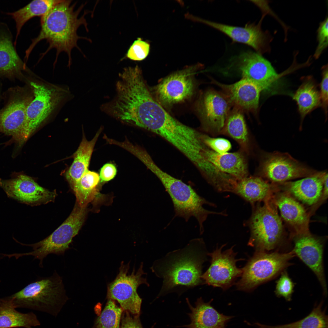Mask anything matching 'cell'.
<instances>
[{
  "label": "cell",
  "instance_id": "obj_13",
  "mask_svg": "<svg viewBox=\"0 0 328 328\" xmlns=\"http://www.w3.org/2000/svg\"><path fill=\"white\" fill-rule=\"evenodd\" d=\"M0 186L8 197L31 206L53 201L56 194L40 186L32 178L21 174L11 179H0Z\"/></svg>",
  "mask_w": 328,
  "mask_h": 328
},
{
  "label": "cell",
  "instance_id": "obj_26",
  "mask_svg": "<svg viewBox=\"0 0 328 328\" xmlns=\"http://www.w3.org/2000/svg\"><path fill=\"white\" fill-rule=\"evenodd\" d=\"M243 112L233 107L227 118L221 135L234 140L239 145L240 150L248 155L251 151L250 141Z\"/></svg>",
  "mask_w": 328,
  "mask_h": 328
},
{
  "label": "cell",
  "instance_id": "obj_15",
  "mask_svg": "<svg viewBox=\"0 0 328 328\" xmlns=\"http://www.w3.org/2000/svg\"><path fill=\"white\" fill-rule=\"evenodd\" d=\"M232 105L222 92L210 90L203 94L200 112L205 129L213 136L221 135Z\"/></svg>",
  "mask_w": 328,
  "mask_h": 328
},
{
  "label": "cell",
  "instance_id": "obj_35",
  "mask_svg": "<svg viewBox=\"0 0 328 328\" xmlns=\"http://www.w3.org/2000/svg\"><path fill=\"white\" fill-rule=\"evenodd\" d=\"M149 44L138 38L135 40L128 50L126 56L134 61H141L148 56L149 51Z\"/></svg>",
  "mask_w": 328,
  "mask_h": 328
},
{
  "label": "cell",
  "instance_id": "obj_19",
  "mask_svg": "<svg viewBox=\"0 0 328 328\" xmlns=\"http://www.w3.org/2000/svg\"><path fill=\"white\" fill-rule=\"evenodd\" d=\"M292 251L312 270L319 281L325 293L326 282L323 263V246L318 239L306 234L300 235L294 240Z\"/></svg>",
  "mask_w": 328,
  "mask_h": 328
},
{
  "label": "cell",
  "instance_id": "obj_9",
  "mask_svg": "<svg viewBox=\"0 0 328 328\" xmlns=\"http://www.w3.org/2000/svg\"><path fill=\"white\" fill-rule=\"evenodd\" d=\"M86 207H81L76 202L72 212L62 224L50 235L34 244L27 245L32 247V252L21 254V255H32L40 260L43 267V259L50 254L63 255L70 248L73 238L78 233L84 222Z\"/></svg>",
  "mask_w": 328,
  "mask_h": 328
},
{
  "label": "cell",
  "instance_id": "obj_18",
  "mask_svg": "<svg viewBox=\"0 0 328 328\" xmlns=\"http://www.w3.org/2000/svg\"><path fill=\"white\" fill-rule=\"evenodd\" d=\"M192 73L191 70H187L174 73L164 79L155 89L160 101L171 105L189 97L193 88Z\"/></svg>",
  "mask_w": 328,
  "mask_h": 328
},
{
  "label": "cell",
  "instance_id": "obj_40",
  "mask_svg": "<svg viewBox=\"0 0 328 328\" xmlns=\"http://www.w3.org/2000/svg\"><path fill=\"white\" fill-rule=\"evenodd\" d=\"M117 169L113 164L108 163L104 164L101 168L100 177L102 181H110L115 177L117 173Z\"/></svg>",
  "mask_w": 328,
  "mask_h": 328
},
{
  "label": "cell",
  "instance_id": "obj_4",
  "mask_svg": "<svg viewBox=\"0 0 328 328\" xmlns=\"http://www.w3.org/2000/svg\"><path fill=\"white\" fill-rule=\"evenodd\" d=\"M7 298L15 308H29L54 316L69 299L62 278L55 271L52 276L39 278Z\"/></svg>",
  "mask_w": 328,
  "mask_h": 328
},
{
  "label": "cell",
  "instance_id": "obj_1",
  "mask_svg": "<svg viewBox=\"0 0 328 328\" xmlns=\"http://www.w3.org/2000/svg\"><path fill=\"white\" fill-rule=\"evenodd\" d=\"M208 253L203 239L195 238L184 248L169 252L163 258L155 260L151 269L158 277L163 279L157 298L173 292L180 295L204 284L201 276Z\"/></svg>",
  "mask_w": 328,
  "mask_h": 328
},
{
  "label": "cell",
  "instance_id": "obj_12",
  "mask_svg": "<svg viewBox=\"0 0 328 328\" xmlns=\"http://www.w3.org/2000/svg\"><path fill=\"white\" fill-rule=\"evenodd\" d=\"M224 246L217 247L213 252L208 253L211 258L210 265L201 276L204 284L220 287L224 290L233 284L242 273V269L236 265L237 262L241 259H236V253L233 250L234 246L223 251Z\"/></svg>",
  "mask_w": 328,
  "mask_h": 328
},
{
  "label": "cell",
  "instance_id": "obj_27",
  "mask_svg": "<svg viewBox=\"0 0 328 328\" xmlns=\"http://www.w3.org/2000/svg\"><path fill=\"white\" fill-rule=\"evenodd\" d=\"M271 187L268 182L260 176H248L237 182L233 193L252 206L266 199Z\"/></svg>",
  "mask_w": 328,
  "mask_h": 328
},
{
  "label": "cell",
  "instance_id": "obj_8",
  "mask_svg": "<svg viewBox=\"0 0 328 328\" xmlns=\"http://www.w3.org/2000/svg\"><path fill=\"white\" fill-rule=\"evenodd\" d=\"M227 69L237 71L242 77L251 82L261 91L272 93L278 83L280 75L271 63L261 54L246 50L231 56Z\"/></svg>",
  "mask_w": 328,
  "mask_h": 328
},
{
  "label": "cell",
  "instance_id": "obj_24",
  "mask_svg": "<svg viewBox=\"0 0 328 328\" xmlns=\"http://www.w3.org/2000/svg\"><path fill=\"white\" fill-rule=\"evenodd\" d=\"M302 83L292 98L296 102L300 116L299 129L305 117L317 108L321 106V99L316 83L311 76L302 78Z\"/></svg>",
  "mask_w": 328,
  "mask_h": 328
},
{
  "label": "cell",
  "instance_id": "obj_30",
  "mask_svg": "<svg viewBox=\"0 0 328 328\" xmlns=\"http://www.w3.org/2000/svg\"><path fill=\"white\" fill-rule=\"evenodd\" d=\"M282 217L294 227H298L306 224L307 220L303 206L293 198L287 194L278 196L275 200Z\"/></svg>",
  "mask_w": 328,
  "mask_h": 328
},
{
  "label": "cell",
  "instance_id": "obj_29",
  "mask_svg": "<svg viewBox=\"0 0 328 328\" xmlns=\"http://www.w3.org/2000/svg\"><path fill=\"white\" fill-rule=\"evenodd\" d=\"M61 0H33L16 11L6 13L12 16L15 22L16 33L14 43L15 47L21 30L25 23L33 17L43 16Z\"/></svg>",
  "mask_w": 328,
  "mask_h": 328
},
{
  "label": "cell",
  "instance_id": "obj_28",
  "mask_svg": "<svg viewBox=\"0 0 328 328\" xmlns=\"http://www.w3.org/2000/svg\"><path fill=\"white\" fill-rule=\"evenodd\" d=\"M40 325L39 321L33 313H20L6 298L0 299V328H32V326Z\"/></svg>",
  "mask_w": 328,
  "mask_h": 328
},
{
  "label": "cell",
  "instance_id": "obj_16",
  "mask_svg": "<svg viewBox=\"0 0 328 328\" xmlns=\"http://www.w3.org/2000/svg\"><path fill=\"white\" fill-rule=\"evenodd\" d=\"M33 97L24 93L15 95L0 112V131L22 143L27 107Z\"/></svg>",
  "mask_w": 328,
  "mask_h": 328
},
{
  "label": "cell",
  "instance_id": "obj_23",
  "mask_svg": "<svg viewBox=\"0 0 328 328\" xmlns=\"http://www.w3.org/2000/svg\"><path fill=\"white\" fill-rule=\"evenodd\" d=\"M328 176L325 171L293 182L285 183L289 192L296 198L309 205L316 203L321 196L325 179Z\"/></svg>",
  "mask_w": 328,
  "mask_h": 328
},
{
  "label": "cell",
  "instance_id": "obj_36",
  "mask_svg": "<svg viewBox=\"0 0 328 328\" xmlns=\"http://www.w3.org/2000/svg\"><path fill=\"white\" fill-rule=\"evenodd\" d=\"M203 139L205 144L208 148L219 154L227 152L231 148L230 142L224 138H215L203 134Z\"/></svg>",
  "mask_w": 328,
  "mask_h": 328
},
{
  "label": "cell",
  "instance_id": "obj_39",
  "mask_svg": "<svg viewBox=\"0 0 328 328\" xmlns=\"http://www.w3.org/2000/svg\"><path fill=\"white\" fill-rule=\"evenodd\" d=\"M121 321V325L120 328H143L139 315L131 316L128 311H125Z\"/></svg>",
  "mask_w": 328,
  "mask_h": 328
},
{
  "label": "cell",
  "instance_id": "obj_32",
  "mask_svg": "<svg viewBox=\"0 0 328 328\" xmlns=\"http://www.w3.org/2000/svg\"><path fill=\"white\" fill-rule=\"evenodd\" d=\"M321 302L303 319L291 323L279 325L268 326L255 323L259 328H328V316L322 309Z\"/></svg>",
  "mask_w": 328,
  "mask_h": 328
},
{
  "label": "cell",
  "instance_id": "obj_7",
  "mask_svg": "<svg viewBox=\"0 0 328 328\" xmlns=\"http://www.w3.org/2000/svg\"><path fill=\"white\" fill-rule=\"evenodd\" d=\"M294 256L292 251L284 253L256 251L242 269L241 278L236 283L237 289L246 292L252 291L284 269Z\"/></svg>",
  "mask_w": 328,
  "mask_h": 328
},
{
  "label": "cell",
  "instance_id": "obj_34",
  "mask_svg": "<svg viewBox=\"0 0 328 328\" xmlns=\"http://www.w3.org/2000/svg\"><path fill=\"white\" fill-rule=\"evenodd\" d=\"M294 285L287 272H284L276 282L275 292L277 297H283L286 301L291 300Z\"/></svg>",
  "mask_w": 328,
  "mask_h": 328
},
{
  "label": "cell",
  "instance_id": "obj_14",
  "mask_svg": "<svg viewBox=\"0 0 328 328\" xmlns=\"http://www.w3.org/2000/svg\"><path fill=\"white\" fill-rule=\"evenodd\" d=\"M199 21L215 29L230 38L233 42L244 44L262 54L269 49L270 38L261 27V20L257 24L248 23L244 26L228 25L202 19Z\"/></svg>",
  "mask_w": 328,
  "mask_h": 328
},
{
  "label": "cell",
  "instance_id": "obj_2",
  "mask_svg": "<svg viewBox=\"0 0 328 328\" xmlns=\"http://www.w3.org/2000/svg\"><path fill=\"white\" fill-rule=\"evenodd\" d=\"M72 1L61 0L40 18L41 30L37 37L32 39L31 44L26 51L25 60L28 59L35 46L43 39L46 40L49 46L45 52L41 54V59L50 50L55 49V62L60 53L63 52L67 54L68 63L70 65L72 49L76 48L81 52L77 45L78 40L89 39L78 36L77 31L81 25L84 26L87 30V23L84 17L87 12L79 17L84 5L82 4L75 10L77 2L71 4Z\"/></svg>",
  "mask_w": 328,
  "mask_h": 328
},
{
  "label": "cell",
  "instance_id": "obj_41",
  "mask_svg": "<svg viewBox=\"0 0 328 328\" xmlns=\"http://www.w3.org/2000/svg\"><path fill=\"white\" fill-rule=\"evenodd\" d=\"M328 180L327 176L325 179L323 185V193L325 196H327L328 194Z\"/></svg>",
  "mask_w": 328,
  "mask_h": 328
},
{
  "label": "cell",
  "instance_id": "obj_10",
  "mask_svg": "<svg viewBox=\"0 0 328 328\" xmlns=\"http://www.w3.org/2000/svg\"><path fill=\"white\" fill-rule=\"evenodd\" d=\"M129 268V263H121L118 274L108 285L107 297L108 299L117 301L124 311L139 315L142 299L137 292V288L142 284L149 285L146 278L143 277L146 273L143 269L142 263L136 272L134 268L130 274Z\"/></svg>",
  "mask_w": 328,
  "mask_h": 328
},
{
  "label": "cell",
  "instance_id": "obj_17",
  "mask_svg": "<svg viewBox=\"0 0 328 328\" xmlns=\"http://www.w3.org/2000/svg\"><path fill=\"white\" fill-rule=\"evenodd\" d=\"M212 81L221 89L233 107L243 112L257 114L261 91L255 84L243 78L231 84L222 83L214 79Z\"/></svg>",
  "mask_w": 328,
  "mask_h": 328
},
{
  "label": "cell",
  "instance_id": "obj_22",
  "mask_svg": "<svg viewBox=\"0 0 328 328\" xmlns=\"http://www.w3.org/2000/svg\"><path fill=\"white\" fill-rule=\"evenodd\" d=\"M12 43V36L8 26L0 23V73L14 75L26 69Z\"/></svg>",
  "mask_w": 328,
  "mask_h": 328
},
{
  "label": "cell",
  "instance_id": "obj_21",
  "mask_svg": "<svg viewBox=\"0 0 328 328\" xmlns=\"http://www.w3.org/2000/svg\"><path fill=\"white\" fill-rule=\"evenodd\" d=\"M205 156L220 171L239 181L248 176L246 154L241 150L223 154L217 153L207 147Z\"/></svg>",
  "mask_w": 328,
  "mask_h": 328
},
{
  "label": "cell",
  "instance_id": "obj_37",
  "mask_svg": "<svg viewBox=\"0 0 328 328\" xmlns=\"http://www.w3.org/2000/svg\"><path fill=\"white\" fill-rule=\"evenodd\" d=\"M317 39L318 44L314 56L318 58L322 52L328 45V22L326 19L320 24L317 31Z\"/></svg>",
  "mask_w": 328,
  "mask_h": 328
},
{
  "label": "cell",
  "instance_id": "obj_20",
  "mask_svg": "<svg viewBox=\"0 0 328 328\" xmlns=\"http://www.w3.org/2000/svg\"><path fill=\"white\" fill-rule=\"evenodd\" d=\"M186 302L191 310L188 313L191 322L183 325L187 328H225L226 324L234 317L226 316L219 313L211 305V299L207 302H204L201 297L197 299L195 306L190 304L188 298Z\"/></svg>",
  "mask_w": 328,
  "mask_h": 328
},
{
  "label": "cell",
  "instance_id": "obj_5",
  "mask_svg": "<svg viewBox=\"0 0 328 328\" xmlns=\"http://www.w3.org/2000/svg\"><path fill=\"white\" fill-rule=\"evenodd\" d=\"M252 206L251 215L244 224L250 230L248 245L255 248L256 251L274 249L282 237L280 218L267 200L262 206L254 204Z\"/></svg>",
  "mask_w": 328,
  "mask_h": 328
},
{
  "label": "cell",
  "instance_id": "obj_6",
  "mask_svg": "<svg viewBox=\"0 0 328 328\" xmlns=\"http://www.w3.org/2000/svg\"><path fill=\"white\" fill-rule=\"evenodd\" d=\"M33 98L26 111L23 144L52 114L68 94L61 87L41 82H31Z\"/></svg>",
  "mask_w": 328,
  "mask_h": 328
},
{
  "label": "cell",
  "instance_id": "obj_25",
  "mask_svg": "<svg viewBox=\"0 0 328 328\" xmlns=\"http://www.w3.org/2000/svg\"><path fill=\"white\" fill-rule=\"evenodd\" d=\"M102 129H99L91 141L87 140L83 136L78 148L74 154L73 161L66 174L72 188L88 170L94 148Z\"/></svg>",
  "mask_w": 328,
  "mask_h": 328
},
{
  "label": "cell",
  "instance_id": "obj_38",
  "mask_svg": "<svg viewBox=\"0 0 328 328\" xmlns=\"http://www.w3.org/2000/svg\"><path fill=\"white\" fill-rule=\"evenodd\" d=\"M322 79L320 84L319 92L321 99V107H322L326 117L328 109V70L327 65L322 68Z\"/></svg>",
  "mask_w": 328,
  "mask_h": 328
},
{
  "label": "cell",
  "instance_id": "obj_3",
  "mask_svg": "<svg viewBox=\"0 0 328 328\" xmlns=\"http://www.w3.org/2000/svg\"><path fill=\"white\" fill-rule=\"evenodd\" d=\"M143 163L159 179L172 200L175 217H181L187 221L192 217L197 220L200 233L204 231L203 224L210 214L224 216V211L216 212L205 209L203 205L216 207L200 196L189 185L176 179L160 169L150 156L147 157Z\"/></svg>",
  "mask_w": 328,
  "mask_h": 328
},
{
  "label": "cell",
  "instance_id": "obj_31",
  "mask_svg": "<svg viewBox=\"0 0 328 328\" xmlns=\"http://www.w3.org/2000/svg\"><path fill=\"white\" fill-rule=\"evenodd\" d=\"M100 178L97 173L87 170L75 184L72 189L76 197V202L81 207H86L97 195V186Z\"/></svg>",
  "mask_w": 328,
  "mask_h": 328
},
{
  "label": "cell",
  "instance_id": "obj_33",
  "mask_svg": "<svg viewBox=\"0 0 328 328\" xmlns=\"http://www.w3.org/2000/svg\"><path fill=\"white\" fill-rule=\"evenodd\" d=\"M123 310L114 300L108 299L104 309L96 320L94 328H120Z\"/></svg>",
  "mask_w": 328,
  "mask_h": 328
},
{
  "label": "cell",
  "instance_id": "obj_11",
  "mask_svg": "<svg viewBox=\"0 0 328 328\" xmlns=\"http://www.w3.org/2000/svg\"><path fill=\"white\" fill-rule=\"evenodd\" d=\"M318 172L299 162L288 153L276 151L262 153L257 176L265 180L282 183L313 176Z\"/></svg>",
  "mask_w": 328,
  "mask_h": 328
}]
</instances>
